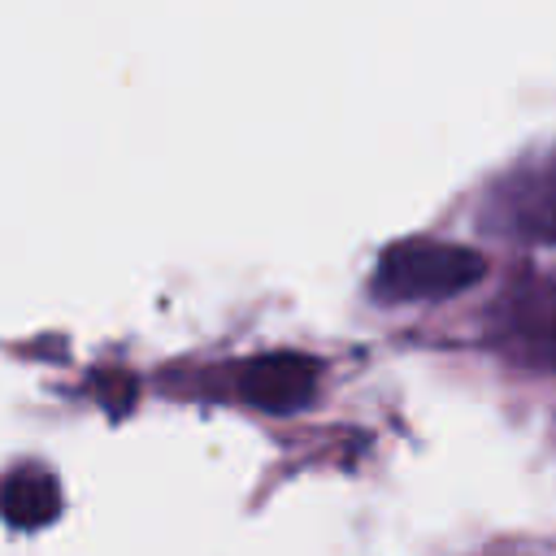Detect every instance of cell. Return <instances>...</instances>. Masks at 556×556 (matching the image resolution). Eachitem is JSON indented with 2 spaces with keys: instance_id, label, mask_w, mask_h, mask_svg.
Returning a JSON list of instances; mask_svg holds the SVG:
<instances>
[{
  "instance_id": "3",
  "label": "cell",
  "mask_w": 556,
  "mask_h": 556,
  "mask_svg": "<svg viewBox=\"0 0 556 556\" xmlns=\"http://www.w3.org/2000/svg\"><path fill=\"white\" fill-rule=\"evenodd\" d=\"M317 361L304 356V352H265V356H252L239 378H235V391L243 395V404L261 408V413H295L313 400L317 391Z\"/></svg>"
},
{
  "instance_id": "2",
  "label": "cell",
  "mask_w": 556,
  "mask_h": 556,
  "mask_svg": "<svg viewBox=\"0 0 556 556\" xmlns=\"http://www.w3.org/2000/svg\"><path fill=\"white\" fill-rule=\"evenodd\" d=\"M482 222L521 243H556V148L508 165L482 200Z\"/></svg>"
},
{
  "instance_id": "4",
  "label": "cell",
  "mask_w": 556,
  "mask_h": 556,
  "mask_svg": "<svg viewBox=\"0 0 556 556\" xmlns=\"http://www.w3.org/2000/svg\"><path fill=\"white\" fill-rule=\"evenodd\" d=\"M61 513V478L43 465H13L0 478V517L13 530H39Z\"/></svg>"
},
{
  "instance_id": "1",
  "label": "cell",
  "mask_w": 556,
  "mask_h": 556,
  "mask_svg": "<svg viewBox=\"0 0 556 556\" xmlns=\"http://www.w3.org/2000/svg\"><path fill=\"white\" fill-rule=\"evenodd\" d=\"M486 274V261L452 239H430V235H413L400 239L391 248H382L374 278H369V295L378 304H413V300H447L465 287H473Z\"/></svg>"
}]
</instances>
